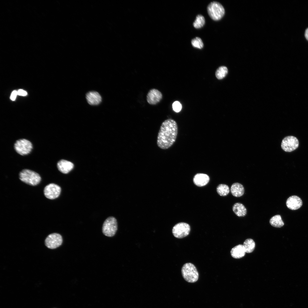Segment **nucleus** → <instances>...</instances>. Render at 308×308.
Wrapping results in <instances>:
<instances>
[{"label":"nucleus","instance_id":"obj_1","mask_svg":"<svg viewBox=\"0 0 308 308\" xmlns=\"http://www.w3.org/2000/svg\"><path fill=\"white\" fill-rule=\"evenodd\" d=\"M178 132V127L176 121L171 119L165 120L162 123L157 137L158 146L163 149L171 147L175 142Z\"/></svg>","mask_w":308,"mask_h":308},{"label":"nucleus","instance_id":"obj_2","mask_svg":"<svg viewBox=\"0 0 308 308\" xmlns=\"http://www.w3.org/2000/svg\"><path fill=\"white\" fill-rule=\"evenodd\" d=\"M19 178L23 182L33 186L38 184L41 180L38 174L28 169H23L20 172Z\"/></svg>","mask_w":308,"mask_h":308},{"label":"nucleus","instance_id":"obj_3","mask_svg":"<svg viewBox=\"0 0 308 308\" xmlns=\"http://www.w3.org/2000/svg\"><path fill=\"white\" fill-rule=\"evenodd\" d=\"M181 273L183 277L187 282L193 283L198 278L199 274L195 266L190 263H186L183 266Z\"/></svg>","mask_w":308,"mask_h":308},{"label":"nucleus","instance_id":"obj_4","mask_svg":"<svg viewBox=\"0 0 308 308\" xmlns=\"http://www.w3.org/2000/svg\"><path fill=\"white\" fill-rule=\"evenodd\" d=\"M207 9L210 17L215 21L221 19L225 13L223 6L220 3L216 1L210 3L208 5Z\"/></svg>","mask_w":308,"mask_h":308},{"label":"nucleus","instance_id":"obj_5","mask_svg":"<svg viewBox=\"0 0 308 308\" xmlns=\"http://www.w3.org/2000/svg\"><path fill=\"white\" fill-rule=\"evenodd\" d=\"M117 229V224L116 218L110 216L107 218L103 223L102 232L106 236L112 237L115 234Z\"/></svg>","mask_w":308,"mask_h":308},{"label":"nucleus","instance_id":"obj_6","mask_svg":"<svg viewBox=\"0 0 308 308\" xmlns=\"http://www.w3.org/2000/svg\"><path fill=\"white\" fill-rule=\"evenodd\" d=\"M14 148L17 153L21 155H24L28 154L31 152L33 145L29 140L22 139L16 141L14 144Z\"/></svg>","mask_w":308,"mask_h":308},{"label":"nucleus","instance_id":"obj_7","mask_svg":"<svg viewBox=\"0 0 308 308\" xmlns=\"http://www.w3.org/2000/svg\"><path fill=\"white\" fill-rule=\"evenodd\" d=\"M190 227L188 224L180 222L176 224L173 228L172 233L176 238H181L188 235L190 231Z\"/></svg>","mask_w":308,"mask_h":308},{"label":"nucleus","instance_id":"obj_8","mask_svg":"<svg viewBox=\"0 0 308 308\" xmlns=\"http://www.w3.org/2000/svg\"><path fill=\"white\" fill-rule=\"evenodd\" d=\"M299 141L295 137L289 136L285 137L282 140L281 147L285 151L290 152L296 149L298 147Z\"/></svg>","mask_w":308,"mask_h":308},{"label":"nucleus","instance_id":"obj_9","mask_svg":"<svg viewBox=\"0 0 308 308\" xmlns=\"http://www.w3.org/2000/svg\"><path fill=\"white\" fill-rule=\"evenodd\" d=\"M62 236L59 234L53 233L49 235L45 239V243L48 248L54 249L60 246L62 243Z\"/></svg>","mask_w":308,"mask_h":308},{"label":"nucleus","instance_id":"obj_10","mask_svg":"<svg viewBox=\"0 0 308 308\" xmlns=\"http://www.w3.org/2000/svg\"><path fill=\"white\" fill-rule=\"evenodd\" d=\"M61 191L60 187L54 183H50L44 188V193L45 196L50 199H54L58 198Z\"/></svg>","mask_w":308,"mask_h":308},{"label":"nucleus","instance_id":"obj_11","mask_svg":"<svg viewBox=\"0 0 308 308\" xmlns=\"http://www.w3.org/2000/svg\"><path fill=\"white\" fill-rule=\"evenodd\" d=\"M162 97V94L159 91L156 89H152L147 94V100L149 104L155 105L160 102Z\"/></svg>","mask_w":308,"mask_h":308},{"label":"nucleus","instance_id":"obj_12","mask_svg":"<svg viewBox=\"0 0 308 308\" xmlns=\"http://www.w3.org/2000/svg\"><path fill=\"white\" fill-rule=\"evenodd\" d=\"M286 204L288 208L292 210H295L299 208L302 206L303 202L299 197L297 196L293 195L287 199Z\"/></svg>","mask_w":308,"mask_h":308},{"label":"nucleus","instance_id":"obj_13","mask_svg":"<svg viewBox=\"0 0 308 308\" xmlns=\"http://www.w3.org/2000/svg\"><path fill=\"white\" fill-rule=\"evenodd\" d=\"M86 98L88 103L92 105L99 104L102 101V98L99 94L96 91H90L86 95Z\"/></svg>","mask_w":308,"mask_h":308},{"label":"nucleus","instance_id":"obj_14","mask_svg":"<svg viewBox=\"0 0 308 308\" xmlns=\"http://www.w3.org/2000/svg\"><path fill=\"white\" fill-rule=\"evenodd\" d=\"M74 166L72 162L64 159L60 160L57 163L58 170L64 174L68 173L73 169Z\"/></svg>","mask_w":308,"mask_h":308},{"label":"nucleus","instance_id":"obj_15","mask_svg":"<svg viewBox=\"0 0 308 308\" xmlns=\"http://www.w3.org/2000/svg\"><path fill=\"white\" fill-rule=\"evenodd\" d=\"M210 178L208 175L204 173H199L194 176L193 181L195 185L201 187L206 185L209 182Z\"/></svg>","mask_w":308,"mask_h":308},{"label":"nucleus","instance_id":"obj_16","mask_svg":"<svg viewBox=\"0 0 308 308\" xmlns=\"http://www.w3.org/2000/svg\"><path fill=\"white\" fill-rule=\"evenodd\" d=\"M230 191L232 194L236 197L242 196L244 193V189L243 185L238 183L233 184L231 186Z\"/></svg>","mask_w":308,"mask_h":308},{"label":"nucleus","instance_id":"obj_17","mask_svg":"<svg viewBox=\"0 0 308 308\" xmlns=\"http://www.w3.org/2000/svg\"><path fill=\"white\" fill-rule=\"evenodd\" d=\"M230 253L232 257L239 259L244 256L246 252L243 245L239 244L232 248Z\"/></svg>","mask_w":308,"mask_h":308},{"label":"nucleus","instance_id":"obj_18","mask_svg":"<svg viewBox=\"0 0 308 308\" xmlns=\"http://www.w3.org/2000/svg\"><path fill=\"white\" fill-rule=\"evenodd\" d=\"M234 213L238 217H244L247 214V210L244 205L240 203H235L232 206Z\"/></svg>","mask_w":308,"mask_h":308},{"label":"nucleus","instance_id":"obj_19","mask_svg":"<svg viewBox=\"0 0 308 308\" xmlns=\"http://www.w3.org/2000/svg\"><path fill=\"white\" fill-rule=\"evenodd\" d=\"M270 223L272 226L276 228H281L284 225L281 216L278 214L272 217L270 219Z\"/></svg>","mask_w":308,"mask_h":308},{"label":"nucleus","instance_id":"obj_20","mask_svg":"<svg viewBox=\"0 0 308 308\" xmlns=\"http://www.w3.org/2000/svg\"><path fill=\"white\" fill-rule=\"evenodd\" d=\"M243 246L246 252L249 253L254 250L255 247V244L253 239L248 238L244 241Z\"/></svg>","mask_w":308,"mask_h":308},{"label":"nucleus","instance_id":"obj_21","mask_svg":"<svg viewBox=\"0 0 308 308\" xmlns=\"http://www.w3.org/2000/svg\"><path fill=\"white\" fill-rule=\"evenodd\" d=\"M228 73V70L226 66H220L216 70V76L218 79H222L226 76Z\"/></svg>","mask_w":308,"mask_h":308},{"label":"nucleus","instance_id":"obj_22","mask_svg":"<svg viewBox=\"0 0 308 308\" xmlns=\"http://www.w3.org/2000/svg\"><path fill=\"white\" fill-rule=\"evenodd\" d=\"M216 191L220 195L225 196L227 195L229 193L230 189L227 185L224 184H220L217 186Z\"/></svg>","mask_w":308,"mask_h":308},{"label":"nucleus","instance_id":"obj_23","mask_svg":"<svg viewBox=\"0 0 308 308\" xmlns=\"http://www.w3.org/2000/svg\"><path fill=\"white\" fill-rule=\"evenodd\" d=\"M205 23L204 17L201 15H198L197 16L196 20L193 23V25L195 28L199 29L203 27Z\"/></svg>","mask_w":308,"mask_h":308},{"label":"nucleus","instance_id":"obj_24","mask_svg":"<svg viewBox=\"0 0 308 308\" xmlns=\"http://www.w3.org/2000/svg\"><path fill=\"white\" fill-rule=\"evenodd\" d=\"M191 42L192 45L194 47L201 49L203 46V43L202 40L198 37H196L193 39Z\"/></svg>","mask_w":308,"mask_h":308},{"label":"nucleus","instance_id":"obj_25","mask_svg":"<svg viewBox=\"0 0 308 308\" xmlns=\"http://www.w3.org/2000/svg\"><path fill=\"white\" fill-rule=\"evenodd\" d=\"M172 106L173 110L177 112H179L182 108L181 104L177 101H175L173 103Z\"/></svg>","mask_w":308,"mask_h":308},{"label":"nucleus","instance_id":"obj_26","mask_svg":"<svg viewBox=\"0 0 308 308\" xmlns=\"http://www.w3.org/2000/svg\"><path fill=\"white\" fill-rule=\"evenodd\" d=\"M17 95H18L17 91L16 90L13 91L11 94L10 97L11 99L13 101L15 100Z\"/></svg>","mask_w":308,"mask_h":308},{"label":"nucleus","instance_id":"obj_27","mask_svg":"<svg viewBox=\"0 0 308 308\" xmlns=\"http://www.w3.org/2000/svg\"><path fill=\"white\" fill-rule=\"evenodd\" d=\"M17 92L18 95H19L24 96L27 94V92L22 89L19 90Z\"/></svg>","mask_w":308,"mask_h":308},{"label":"nucleus","instance_id":"obj_28","mask_svg":"<svg viewBox=\"0 0 308 308\" xmlns=\"http://www.w3.org/2000/svg\"><path fill=\"white\" fill-rule=\"evenodd\" d=\"M305 36L306 39L308 40V28L305 30Z\"/></svg>","mask_w":308,"mask_h":308}]
</instances>
